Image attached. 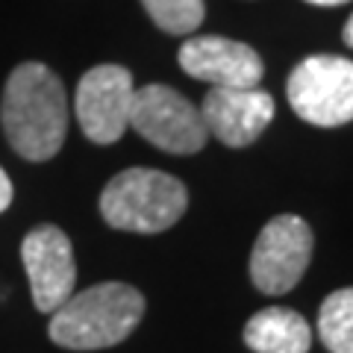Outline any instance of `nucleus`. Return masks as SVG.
Segmentation results:
<instances>
[{
  "instance_id": "1",
  "label": "nucleus",
  "mask_w": 353,
  "mask_h": 353,
  "mask_svg": "<svg viewBox=\"0 0 353 353\" xmlns=\"http://www.w3.org/2000/svg\"><path fill=\"white\" fill-rule=\"evenodd\" d=\"M0 124L18 157L30 162L57 157L68 132V97L62 80L41 62L18 65L3 88Z\"/></svg>"
},
{
  "instance_id": "2",
  "label": "nucleus",
  "mask_w": 353,
  "mask_h": 353,
  "mask_svg": "<svg viewBox=\"0 0 353 353\" xmlns=\"http://www.w3.org/2000/svg\"><path fill=\"white\" fill-rule=\"evenodd\" d=\"M145 315V294L127 283H101L77 292L50 312L48 336L68 350H103L124 341Z\"/></svg>"
},
{
  "instance_id": "3",
  "label": "nucleus",
  "mask_w": 353,
  "mask_h": 353,
  "mask_svg": "<svg viewBox=\"0 0 353 353\" xmlns=\"http://www.w3.org/2000/svg\"><path fill=\"white\" fill-rule=\"evenodd\" d=\"M189 192L176 176L153 168H127L109 180L101 194V215L127 233H162L183 218Z\"/></svg>"
},
{
  "instance_id": "4",
  "label": "nucleus",
  "mask_w": 353,
  "mask_h": 353,
  "mask_svg": "<svg viewBox=\"0 0 353 353\" xmlns=\"http://www.w3.org/2000/svg\"><path fill=\"white\" fill-rule=\"evenodd\" d=\"M285 94L306 124H347L353 121V62L345 57H309L297 62L285 83Z\"/></svg>"
},
{
  "instance_id": "5",
  "label": "nucleus",
  "mask_w": 353,
  "mask_h": 353,
  "mask_svg": "<svg viewBox=\"0 0 353 353\" xmlns=\"http://www.w3.org/2000/svg\"><path fill=\"white\" fill-rule=\"evenodd\" d=\"M130 127L148 139L153 148L176 157L203 150L209 141V130L203 124L201 109H194L185 97L171 85H145L136 88L130 109Z\"/></svg>"
},
{
  "instance_id": "6",
  "label": "nucleus",
  "mask_w": 353,
  "mask_h": 353,
  "mask_svg": "<svg viewBox=\"0 0 353 353\" xmlns=\"http://www.w3.org/2000/svg\"><path fill=\"white\" fill-rule=\"evenodd\" d=\"M312 227L297 215H277L262 227L250 253V280L262 294L292 292L312 259Z\"/></svg>"
},
{
  "instance_id": "7",
  "label": "nucleus",
  "mask_w": 353,
  "mask_h": 353,
  "mask_svg": "<svg viewBox=\"0 0 353 353\" xmlns=\"http://www.w3.org/2000/svg\"><path fill=\"white\" fill-rule=\"evenodd\" d=\"M136 97L132 74L121 65H94L77 85V121L94 145H112L130 127V109Z\"/></svg>"
},
{
  "instance_id": "8",
  "label": "nucleus",
  "mask_w": 353,
  "mask_h": 353,
  "mask_svg": "<svg viewBox=\"0 0 353 353\" xmlns=\"http://www.w3.org/2000/svg\"><path fill=\"white\" fill-rule=\"evenodd\" d=\"M21 259L39 312H57L74 294L77 262L71 239L53 224L32 227L21 241Z\"/></svg>"
},
{
  "instance_id": "9",
  "label": "nucleus",
  "mask_w": 353,
  "mask_h": 353,
  "mask_svg": "<svg viewBox=\"0 0 353 353\" xmlns=\"http://www.w3.org/2000/svg\"><path fill=\"white\" fill-rule=\"evenodd\" d=\"M180 68L215 88H256L265 74L256 50L221 36L189 39L180 48Z\"/></svg>"
},
{
  "instance_id": "10",
  "label": "nucleus",
  "mask_w": 353,
  "mask_h": 353,
  "mask_svg": "<svg viewBox=\"0 0 353 353\" xmlns=\"http://www.w3.org/2000/svg\"><path fill=\"white\" fill-rule=\"evenodd\" d=\"M209 136L227 148L253 145L274 118V97L262 88H215L203 97L201 106Z\"/></svg>"
},
{
  "instance_id": "11",
  "label": "nucleus",
  "mask_w": 353,
  "mask_h": 353,
  "mask_svg": "<svg viewBox=\"0 0 353 353\" xmlns=\"http://www.w3.org/2000/svg\"><path fill=\"white\" fill-rule=\"evenodd\" d=\"M245 345L253 353H309L312 327L294 309L268 306L245 324Z\"/></svg>"
},
{
  "instance_id": "12",
  "label": "nucleus",
  "mask_w": 353,
  "mask_h": 353,
  "mask_svg": "<svg viewBox=\"0 0 353 353\" xmlns=\"http://www.w3.org/2000/svg\"><path fill=\"white\" fill-rule=\"evenodd\" d=\"M318 336L330 353H353V285L327 294L318 309Z\"/></svg>"
},
{
  "instance_id": "13",
  "label": "nucleus",
  "mask_w": 353,
  "mask_h": 353,
  "mask_svg": "<svg viewBox=\"0 0 353 353\" xmlns=\"http://www.w3.org/2000/svg\"><path fill=\"white\" fill-rule=\"evenodd\" d=\"M141 6L171 36H189L203 24V0H141Z\"/></svg>"
},
{
  "instance_id": "14",
  "label": "nucleus",
  "mask_w": 353,
  "mask_h": 353,
  "mask_svg": "<svg viewBox=\"0 0 353 353\" xmlns=\"http://www.w3.org/2000/svg\"><path fill=\"white\" fill-rule=\"evenodd\" d=\"M9 203H12V180H9L6 171L0 168V212L9 209Z\"/></svg>"
},
{
  "instance_id": "15",
  "label": "nucleus",
  "mask_w": 353,
  "mask_h": 353,
  "mask_svg": "<svg viewBox=\"0 0 353 353\" xmlns=\"http://www.w3.org/2000/svg\"><path fill=\"white\" fill-rule=\"evenodd\" d=\"M341 39H345V44H350V48H353V15L347 18L345 30H341Z\"/></svg>"
},
{
  "instance_id": "16",
  "label": "nucleus",
  "mask_w": 353,
  "mask_h": 353,
  "mask_svg": "<svg viewBox=\"0 0 353 353\" xmlns=\"http://www.w3.org/2000/svg\"><path fill=\"white\" fill-rule=\"evenodd\" d=\"M306 3H315V6H341L347 0H306Z\"/></svg>"
}]
</instances>
